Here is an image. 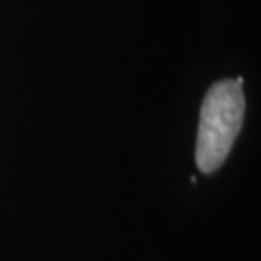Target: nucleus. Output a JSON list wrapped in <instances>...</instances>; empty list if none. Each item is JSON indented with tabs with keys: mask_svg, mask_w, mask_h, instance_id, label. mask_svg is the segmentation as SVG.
<instances>
[{
	"mask_svg": "<svg viewBox=\"0 0 261 261\" xmlns=\"http://www.w3.org/2000/svg\"><path fill=\"white\" fill-rule=\"evenodd\" d=\"M243 78L221 80L208 88L200 109L195 161L203 173H212L226 161L243 127Z\"/></svg>",
	"mask_w": 261,
	"mask_h": 261,
	"instance_id": "obj_1",
	"label": "nucleus"
}]
</instances>
